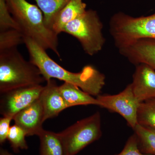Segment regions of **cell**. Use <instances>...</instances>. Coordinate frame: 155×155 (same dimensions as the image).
Instances as JSON below:
<instances>
[{"mask_svg":"<svg viewBox=\"0 0 155 155\" xmlns=\"http://www.w3.org/2000/svg\"><path fill=\"white\" fill-rule=\"evenodd\" d=\"M139 125L155 130V98L140 103L137 113Z\"/></svg>","mask_w":155,"mask_h":155,"instance_id":"ac0fdd59","label":"cell"},{"mask_svg":"<svg viewBox=\"0 0 155 155\" xmlns=\"http://www.w3.org/2000/svg\"><path fill=\"white\" fill-rule=\"evenodd\" d=\"M110 32L118 50L140 40H155V13L147 16L134 17L119 12L110 20Z\"/></svg>","mask_w":155,"mask_h":155,"instance_id":"277c9868","label":"cell"},{"mask_svg":"<svg viewBox=\"0 0 155 155\" xmlns=\"http://www.w3.org/2000/svg\"><path fill=\"white\" fill-rule=\"evenodd\" d=\"M25 36L20 30L10 29L0 31V52L17 48L24 44Z\"/></svg>","mask_w":155,"mask_h":155,"instance_id":"d6986e66","label":"cell"},{"mask_svg":"<svg viewBox=\"0 0 155 155\" xmlns=\"http://www.w3.org/2000/svg\"><path fill=\"white\" fill-rule=\"evenodd\" d=\"M131 83L132 91L141 103L155 98V69L144 64L136 65Z\"/></svg>","mask_w":155,"mask_h":155,"instance_id":"30bf717a","label":"cell"},{"mask_svg":"<svg viewBox=\"0 0 155 155\" xmlns=\"http://www.w3.org/2000/svg\"><path fill=\"white\" fill-rule=\"evenodd\" d=\"M45 81L38 68L25 60L17 48L0 52V94Z\"/></svg>","mask_w":155,"mask_h":155,"instance_id":"3957f363","label":"cell"},{"mask_svg":"<svg viewBox=\"0 0 155 155\" xmlns=\"http://www.w3.org/2000/svg\"><path fill=\"white\" fill-rule=\"evenodd\" d=\"M103 27L102 22L96 11L90 9L68 23L64 27L63 32L77 39L84 52L92 56L101 51L105 43Z\"/></svg>","mask_w":155,"mask_h":155,"instance_id":"5b68a950","label":"cell"},{"mask_svg":"<svg viewBox=\"0 0 155 155\" xmlns=\"http://www.w3.org/2000/svg\"><path fill=\"white\" fill-rule=\"evenodd\" d=\"M44 86L31 85L19 87L1 93L0 114L14 118L19 112L39 98Z\"/></svg>","mask_w":155,"mask_h":155,"instance_id":"ba28073f","label":"cell"},{"mask_svg":"<svg viewBox=\"0 0 155 155\" xmlns=\"http://www.w3.org/2000/svg\"><path fill=\"white\" fill-rule=\"evenodd\" d=\"M119 51L121 55L135 66L146 64L155 69V40H140Z\"/></svg>","mask_w":155,"mask_h":155,"instance_id":"8fae6325","label":"cell"},{"mask_svg":"<svg viewBox=\"0 0 155 155\" xmlns=\"http://www.w3.org/2000/svg\"><path fill=\"white\" fill-rule=\"evenodd\" d=\"M38 137L40 155H67L59 134L43 129Z\"/></svg>","mask_w":155,"mask_h":155,"instance_id":"9a60e30c","label":"cell"},{"mask_svg":"<svg viewBox=\"0 0 155 155\" xmlns=\"http://www.w3.org/2000/svg\"><path fill=\"white\" fill-rule=\"evenodd\" d=\"M13 119L11 117H3L0 119V144L2 145L8 139L10 123Z\"/></svg>","mask_w":155,"mask_h":155,"instance_id":"603a6c76","label":"cell"},{"mask_svg":"<svg viewBox=\"0 0 155 155\" xmlns=\"http://www.w3.org/2000/svg\"><path fill=\"white\" fill-rule=\"evenodd\" d=\"M46 82L40 96L44 111L45 120L54 118L69 108L55 81L51 79Z\"/></svg>","mask_w":155,"mask_h":155,"instance_id":"7c38bea8","label":"cell"},{"mask_svg":"<svg viewBox=\"0 0 155 155\" xmlns=\"http://www.w3.org/2000/svg\"><path fill=\"white\" fill-rule=\"evenodd\" d=\"M115 155H150L143 153L139 148L137 137L135 134L130 136L126 141L122 151Z\"/></svg>","mask_w":155,"mask_h":155,"instance_id":"7402d4cb","label":"cell"},{"mask_svg":"<svg viewBox=\"0 0 155 155\" xmlns=\"http://www.w3.org/2000/svg\"><path fill=\"white\" fill-rule=\"evenodd\" d=\"M7 8L25 37L29 38L45 50H51L59 57L58 35L45 24L38 6L26 0H5Z\"/></svg>","mask_w":155,"mask_h":155,"instance_id":"7a4b0ae2","label":"cell"},{"mask_svg":"<svg viewBox=\"0 0 155 155\" xmlns=\"http://www.w3.org/2000/svg\"><path fill=\"white\" fill-rule=\"evenodd\" d=\"M10 29L20 31L19 25L9 12L5 0H0V31Z\"/></svg>","mask_w":155,"mask_h":155,"instance_id":"44dd1931","label":"cell"},{"mask_svg":"<svg viewBox=\"0 0 155 155\" xmlns=\"http://www.w3.org/2000/svg\"><path fill=\"white\" fill-rule=\"evenodd\" d=\"M0 155H13L12 153L9 152L7 150L1 148L0 149Z\"/></svg>","mask_w":155,"mask_h":155,"instance_id":"cb8c5ba5","label":"cell"},{"mask_svg":"<svg viewBox=\"0 0 155 155\" xmlns=\"http://www.w3.org/2000/svg\"><path fill=\"white\" fill-rule=\"evenodd\" d=\"M26 136L25 131L18 125L15 124L11 126L7 140L14 152L17 153L20 150L28 149V144L25 139Z\"/></svg>","mask_w":155,"mask_h":155,"instance_id":"ffe728a7","label":"cell"},{"mask_svg":"<svg viewBox=\"0 0 155 155\" xmlns=\"http://www.w3.org/2000/svg\"><path fill=\"white\" fill-rule=\"evenodd\" d=\"M13 120L15 124L25 131L26 136H38L44 129L42 125L45 121L43 107L40 97L30 105L16 114Z\"/></svg>","mask_w":155,"mask_h":155,"instance_id":"9c48e42d","label":"cell"},{"mask_svg":"<svg viewBox=\"0 0 155 155\" xmlns=\"http://www.w3.org/2000/svg\"><path fill=\"white\" fill-rule=\"evenodd\" d=\"M24 44L28 50L29 61L40 71L46 81L57 79L78 87L93 96L99 95L105 84V75L91 65L78 72L68 71L52 60L46 50L31 39L25 37Z\"/></svg>","mask_w":155,"mask_h":155,"instance_id":"6da1fadb","label":"cell"},{"mask_svg":"<svg viewBox=\"0 0 155 155\" xmlns=\"http://www.w3.org/2000/svg\"><path fill=\"white\" fill-rule=\"evenodd\" d=\"M59 91L69 107L74 106L94 105L99 106V102L91 95L71 84L64 82L59 86Z\"/></svg>","mask_w":155,"mask_h":155,"instance_id":"5bb4252c","label":"cell"},{"mask_svg":"<svg viewBox=\"0 0 155 155\" xmlns=\"http://www.w3.org/2000/svg\"><path fill=\"white\" fill-rule=\"evenodd\" d=\"M41 10L45 24L51 28V25L56 15L71 0H34Z\"/></svg>","mask_w":155,"mask_h":155,"instance_id":"e0dca14e","label":"cell"},{"mask_svg":"<svg viewBox=\"0 0 155 155\" xmlns=\"http://www.w3.org/2000/svg\"><path fill=\"white\" fill-rule=\"evenodd\" d=\"M58 134L67 155H76L101 137V114L96 112Z\"/></svg>","mask_w":155,"mask_h":155,"instance_id":"8992f818","label":"cell"},{"mask_svg":"<svg viewBox=\"0 0 155 155\" xmlns=\"http://www.w3.org/2000/svg\"><path fill=\"white\" fill-rule=\"evenodd\" d=\"M86 4L82 0H71L53 19L51 28L57 35L63 32L66 25L76 19L86 10Z\"/></svg>","mask_w":155,"mask_h":155,"instance_id":"4fadbf2b","label":"cell"},{"mask_svg":"<svg viewBox=\"0 0 155 155\" xmlns=\"http://www.w3.org/2000/svg\"><path fill=\"white\" fill-rule=\"evenodd\" d=\"M96 98L99 107L119 114L132 129L138 124L137 113L140 103L134 94L131 84L117 94L99 95Z\"/></svg>","mask_w":155,"mask_h":155,"instance_id":"52a82bcc","label":"cell"},{"mask_svg":"<svg viewBox=\"0 0 155 155\" xmlns=\"http://www.w3.org/2000/svg\"><path fill=\"white\" fill-rule=\"evenodd\" d=\"M138 146L143 153L155 155V130L137 124L133 129Z\"/></svg>","mask_w":155,"mask_h":155,"instance_id":"2e32d148","label":"cell"}]
</instances>
